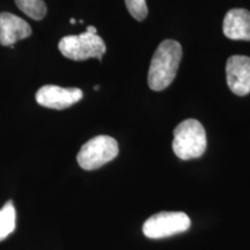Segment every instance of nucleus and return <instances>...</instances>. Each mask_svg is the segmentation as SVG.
<instances>
[{"label": "nucleus", "instance_id": "7ed1b4c3", "mask_svg": "<svg viewBox=\"0 0 250 250\" xmlns=\"http://www.w3.org/2000/svg\"><path fill=\"white\" fill-rule=\"evenodd\" d=\"M58 49L64 57L77 62L89 58L101 61L107 50L104 41L98 34L89 31H85L80 35L62 37L58 43Z\"/></svg>", "mask_w": 250, "mask_h": 250}, {"label": "nucleus", "instance_id": "1a4fd4ad", "mask_svg": "<svg viewBox=\"0 0 250 250\" xmlns=\"http://www.w3.org/2000/svg\"><path fill=\"white\" fill-rule=\"evenodd\" d=\"M223 30L225 36L234 41H250V12L233 8L225 15Z\"/></svg>", "mask_w": 250, "mask_h": 250}, {"label": "nucleus", "instance_id": "9b49d317", "mask_svg": "<svg viewBox=\"0 0 250 250\" xmlns=\"http://www.w3.org/2000/svg\"><path fill=\"white\" fill-rule=\"evenodd\" d=\"M15 4L21 12L34 20H42L48 11L43 0H15Z\"/></svg>", "mask_w": 250, "mask_h": 250}, {"label": "nucleus", "instance_id": "20e7f679", "mask_svg": "<svg viewBox=\"0 0 250 250\" xmlns=\"http://www.w3.org/2000/svg\"><path fill=\"white\" fill-rule=\"evenodd\" d=\"M118 144L112 137L96 136L83 144L77 155L78 164L85 170H95L118 155Z\"/></svg>", "mask_w": 250, "mask_h": 250}, {"label": "nucleus", "instance_id": "f257e3e1", "mask_svg": "<svg viewBox=\"0 0 250 250\" xmlns=\"http://www.w3.org/2000/svg\"><path fill=\"white\" fill-rule=\"evenodd\" d=\"M182 59V46L174 40H166L156 48L148 70L149 88L160 92L173 83Z\"/></svg>", "mask_w": 250, "mask_h": 250}, {"label": "nucleus", "instance_id": "ddd939ff", "mask_svg": "<svg viewBox=\"0 0 250 250\" xmlns=\"http://www.w3.org/2000/svg\"><path fill=\"white\" fill-rule=\"evenodd\" d=\"M86 31H89V33L96 34V33H98V29H96V28L93 27V26H88V27H87V30Z\"/></svg>", "mask_w": 250, "mask_h": 250}, {"label": "nucleus", "instance_id": "9d476101", "mask_svg": "<svg viewBox=\"0 0 250 250\" xmlns=\"http://www.w3.org/2000/svg\"><path fill=\"white\" fill-rule=\"evenodd\" d=\"M17 225V212L13 202L8 201L0 210V241L12 234Z\"/></svg>", "mask_w": 250, "mask_h": 250}, {"label": "nucleus", "instance_id": "39448f33", "mask_svg": "<svg viewBox=\"0 0 250 250\" xmlns=\"http://www.w3.org/2000/svg\"><path fill=\"white\" fill-rule=\"evenodd\" d=\"M190 225V218L184 212H159L145 221L143 233L149 239H164L186 232Z\"/></svg>", "mask_w": 250, "mask_h": 250}, {"label": "nucleus", "instance_id": "4468645a", "mask_svg": "<svg viewBox=\"0 0 250 250\" xmlns=\"http://www.w3.org/2000/svg\"><path fill=\"white\" fill-rule=\"evenodd\" d=\"M70 22H71V23H76V22H77V21H76V19H71V20H70Z\"/></svg>", "mask_w": 250, "mask_h": 250}, {"label": "nucleus", "instance_id": "f8f14e48", "mask_svg": "<svg viewBox=\"0 0 250 250\" xmlns=\"http://www.w3.org/2000/svg\"><path fill=\"white\" fill-rule=\"evenodd\" d=\"M127 11L132 17L138 21L145 20L147 17L148 9L146 5V0H125Z\"/></svg>", "mask_w": 250, "mask_h": 250}, {"label": "nucleus", "instance_id": "423d86ee", "mask_svg": "<svg viewBox=\"0 0 250 250\" xmlns=\"http://www.w3.org/2000/svg\"><path fill=\"white\" fill-rule=\"evenodd\" d=\"M83 93L79 88H62L55 85L41 87L36 93V102L50 109H66L83 99Z\"/></svg>", "mask_w": 250, "mask_h": 250}, {"label": "nucleus", "instance_id": "f03ea898", "mask_svg": "<svg viewBox=\"0 0 250 250\" xmlns=\"http://www.w3.org/2000/svg\"><path fill=\"white\" fill-rule=\"evenodd\" d=\"M206 132L201 122L190 118L175 127L173 151L181 160L201 158L206 151Z\"/></svg>", "mask_w": 250, "mask_h": 250}, {"label": "nucleus", "instance_id": "6e6552de", "mask_svg": "<svg viewBox=\"0 0 250 250\" xmlns=\"http://www.w3.org/2000/svg\"><path fill=\"white\" fill-rule=\"evenodd\" d=\"M31 35V28L23 19L12 13H0V44L4 46L14 45L18 41Z\"/></svg>", "mask_w": 250, "mask_h": 250}, {"label": "nucleus", "instance_id": "0eeeda50", "mask_svg": "<svg viewBox=\"0 0 250 250\" xmlns=\"http://www.w3.org/2000/svg\"><path fill=\"white\" fill-rule=\"evenodd\" d=\"M227 85L237 96L250 93V58L247 56H232L226 64Z\"/></svg>", "mask_w": 250, "mask_h": 250}]
</instances>
